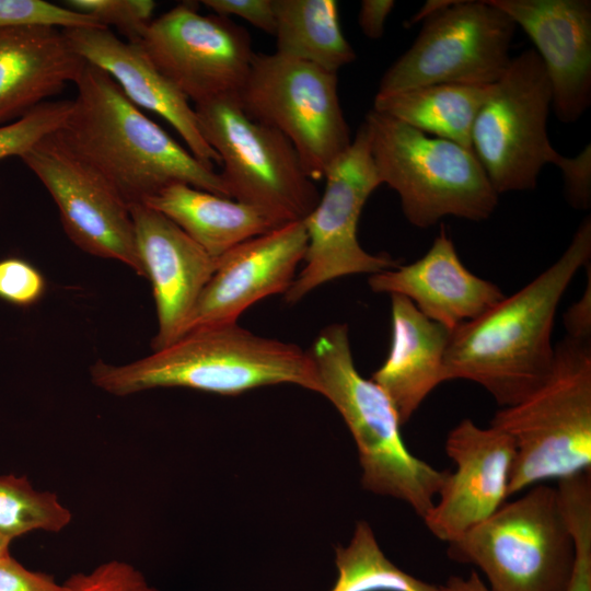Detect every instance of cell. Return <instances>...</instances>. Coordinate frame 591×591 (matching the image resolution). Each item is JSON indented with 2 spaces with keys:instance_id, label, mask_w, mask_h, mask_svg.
<instances>
[{
  "instance_id": "6da1fadb",
  "label": "cell",
  "mask_w": 591,
  "mask_h": 591,
  "mask_svg": "<svg viewBox=\"0 0 591 591\" xmlns=\"http://www.w3.org/2000/svg\"><path fill=\"white\" fill-rule=\"evenodd\" d=\"M590 258L591 220L587 217L554 264L512 296L450 333L443 381L475 382L501 407L533 393L553 369L552 333L558 304Z\"/></svg>"
},
{
  "instance_id": "ffe728a7",
  "label": "cell",
  "mask_w": 591,
  "mask_h": 591,
  "mask_svg": "<svg viewBox=\"0 0 591 591\" xmlns=\"http://www.w3.org/2000/svg\"><path fill=\"white\" fill-rule=\"evenodd\" d=\"M368 283L375 293L407 298L425 316L450 332L478 317L506 297L496 283L474 275L463 265L444 229L422 257L370 275Z\"/></svg>"
},
{
  "instance_id": "60d3db41",
  "label": "cell",
  "mask_w": 591,
  "mask_h": 591,
  "mask_svg": "<svg viewBox=\"0 0 591 591\" xmlns=\"http://www.w3.org/2000/svg\"><path fill=\"white\" fill-rule=\"evenodd\" d=\"M11 538L0 533V559L10 555L9 554V545L11 543Z\"/></svg>"
},
{
  "instance_id": "ab89813d",
  "label": "cell",
  "mask_w": 591,
  "mask_h": 591,
  "mask_svg": "<svg viewBox=\"0 0 591 591\" xmlns=\"http://www.w3.org/2000/svg\"><path fill=\"white\" fill-rule=\"evenodd\" d=\"M454 0H429L415 13V15L408 21L409 25H414L420 21H425L431 15L440 12L441 10L450 7Z\"/></svg>"
},
{
  "instance_id": "8d00e7d4",
  "label": "cell",
  "mask_w": 591,
  "mask_h": 591,
  "mask_svg": "<svg viewBox=\"0 0 591 591\" xmlns=\"http://www.w3.org/2000/svg\"><path fill=\"white\" fill-rule=\"evenodd\" d=\"M395 7L393 0H363L358 13L361 32L371 39L383 36L386 20Z\"/></svg>"
},
{
  "instance_id": "484cf974",
  "label": "cell",
  "mask_w": 591,
  "mask_h": 591,
  "mask_svg": "<svg viewBox=\"0 0 591 591\" xmlns=\"http://www.w3.org/2000/svg\"><path fill=\"white\" fill-rule=\"evenodd\" d=\"M338 576L331 591H439L394 565L364 521L356 524L348 546L336 548Z\"/></svg>"
},
{
  "instance_id": "3957f363",
  "label": "cell",
  "mask_w": 591,
  "mask_h": 591,
  "mask_svg": "<svg viewBox=\"0 0 591 591\" xmlns=\"http://www.w3.org/2000/svg\"><path fill=\"white\" fill-rule=\"evenodd\" d=\"M92 383L115 396L158 387H188L236 395L275 384L320 393L310 351L256 335L237 323L192 329L171 345L125 364L95 361Z\"/></svg>"
},
{
  "instance_id": "74e56055",
  "label": "cell",
  "mask_w": 591,
  "mask_h": 591,
  "mask_svg": "<svg viewBox=\"0 0 591 591\" xmlns=\"http://www.w3.org/2000/svg\"><path fill=\"white\" fill-rule=\"evenodd\" d=\"M590 269L588 286L584 293L565 314L567 335L577 338L591 337V278Z\"/></svg>"
},
{
  "instance_id": "d6986e66",
  "label": "cell",
  "mask_w": 591,
  "mask_h": 591,
  "mask_svg": "<svg viewBox=\"0 0 591 591\" xmlns=\"http://www.w3.org/2000/svg\"><path fill=\"white\" fill-rule=\"evenodd\" d=\"M74 51L105 71L126 97L139 108L164 118L202 163L220 165L204 139L188 99L152 63L139 44L119 39L104 26L61 28Z\"/></svg>"
},
{
  "instance_id": "5bb4252c",
  "label": "cell",
  "mask_w": 591,
  "mask_h": 591,
  "mask_svg": "<svg viewBox=\"0 0 591 591\" xmlns=\"http://www.w3.org/2000/svg\"><path fill=\"white\" fill-rule=\"evenodd\" d=\"M20 159L51 196L74 245L90 255L120 262L144 277L129 205L57 131Z\"/></svg>"
},
{
  "instance_id": "603a6c76",
  "label": "cell",
  "mask_w": 591,
  "mask_h": 591,
  "mask_svg": "<svg viewBox=\"0 0 591 591\" xmlns=\"http://www.w3.org/2000/svg\"><path fill=\"white\" fill-rule=\"evenodd\" d=\"M173 221L212 258L282 224L235 199L175 183L144 204Z\"/></svg>"
},
{
  "instance_id": "277c9868",
  "label": "cell",
  "mask_w": 591,
  "mask_h": 591,
  "mask_svg": "<svg viewBox=\"0 0 591 591\" xmlns=\"http://www.w3.org/2000/svg\"><path fill=\"white\" fill-rule=\"evenodd\" d=\"M310 354L316 367L320 394L335 406L356 442L362 486L406 502L424 519L450 470H437L407 449L391 399L355 366L346 324L323 328Z\"/></svg>"
},
{
  "instance_id": "8992f818",
  "label": "cell",
  "mask_w": 591,
  "mask_h": 591,
  "mask_svg": "<svg viewBox=\"0 0 591 591\" xmlns=\"http://www.w3.org/2000/svg\"><path fill=\"white\" fill-rule=\"evenodd\" d=\"M362 124L380 181L397 193L410 224L429 228L445 217L482 221L493 215L499 195L473 151L374 109Z\"/></svg>"
},
{
  "instance_id": "f35d334b",
  "label": "cell",
  "mask_w": 591,
  "mask_h": 591,
  "mask_svg": "<svg viewBox=\"0 0 591 591\" xmlns=\"http://www.w3.org/2000/svg\"><path fill=\"white\" fill-rule=\"evenodd\" d=\"M438 588L439 591H493L476 570H472L467 577L451 576Z\"/></svg>"
},
{
  "instance_id": "4fadbf2b",
  "label": "cell",
  "mask_w": 591,
  "mask_h": 591,
  "mask_svg": "<svg viewBox=\"0 0 591 591\" xmlns=\"http://www.w3.org/2000/svg\"><path fill=\"white\" fill-rule=\"evenodd\" d=\"M138 44L194 104L237 95L255 56L245 28L230 18L199 13L194 2L153 19Z\"/></svg>"
},
{
  "instance_id": "ba28073f",
  "label": "cell",
  "mask_w": 591,
  "mask_h": 591,
  "mask_svg": "<svg viewBox=\"0 0 591 591\" xmlns=\"http://www.w3.org/2000/svg\"><path fill=\"white\" fill-rule=\"evenodd\" d=\"M204 139L218 154L229 197L252 206L279 224L304 220L320 193L291 142L252 119L237 95L194 106Z\"/></svg>"
},
{
  "instance_id": "cb8c5ba5",
  "label": "cell",
  "mask_w": 591,
  "mask_h": 591,
  "mask_svg": "<svg viewBox=\"0 0 591 591\" xmlns=\"http://www.w3.org/2000/svg\"><path fill=\"white\" fill-rule=\"evenodd\" d=\"M493 86L431 84L375 94L372 109L473 151V125Z\"/></svg>"
},
{
  "instance_id": "f1b7e54d",
  "label": "cell",
  "mask_w": 591,
  "mask_h": 591,
  "mask_svg": "<svg viewBox=\"0 0 591 591\" xmlns=\"http://www.w3.org/2000/svg\"><path fill=\"white\" fill-rule=\"evenodd\" d=\"M62 4L94 18L104 27H116L134 44L140 42L157 7L152 0H67Z\"/></svg>"
},
{
  "instance_id": "8fae6325",
  "label": "cell",
  "mask_w": 591,
  "mask_h": 591,
  "mask_svg": "<svg viewBox=\"0 0 591 591\" xmlns=\"http://www.w3.org/2000/svg\"><path fill=\"white\" fill-rule=\"evenodd\" d=\"M515 23L490 0H455L422 22L376 94L431 84L490 85L508 69Z\"/></svg>"
},
{
  "instance_id": "2e32d148",
  "label": "cell",
  "mask_w": 591,
  "mask_h": 591,
  "mask_svg": "<svg viewBox=\"0 0 591 591\" xmlns=\"http://www.w3.org/2000/svg\"><path fill=\"white\" fill-rule=\"evenodd\" d=\"M304 220L282 224L248 239L216 259V269L192 313L186 333L206 326L237 323L259 300L285 294L304 260ZM185 333V334H186Z\"/></svg>"
},
{
  "instance_id": "4316f807",
  "label": "cell",
  "mask_w": 591,
  "mask_h": 591,
  "mask_svg": "<svg viewBox=\"0 0 591 591\" xmlns=\"http://www.w3.org/2000/svg\"><path fill=\"white\" fill-rule=\"evenodd\" d=\"M71 512L50 491H38L25 477L0 476V533L11 540L42 530L57 533Z\"/></svg>"
},
{
  "instance_id": "e575fe53",
  "label": "cell",
  "mask_w": 591,
  "mask_h": 591,
  "mask_svg": "<svg viewBox=\"0 0 591 591\" xmlns=\"http://www.w3.org/2000/svg\"><path fill=\"white\" fill-rule=\"evenodd\" d=\"M0 591H69L51 576L32 571L10 555L0 559Z\"/></svg>"
},
{
  "instance_id": "7402d4cb",
  "label": "cell",
  "mask_w": 591,
  "mask_h": 591,
  "mask_svg": "<svg viewBox=\"0 0 591 591\" xmlns=\"http://www.w3.org/2000/svg\"><path fill=\"white\" fill-rule=\"evenodd\" d=\"M391 346L371 380L389 396L402 425L443 381L450 331L425 316L407 298L391 294Z\"/></svg>"
},
{
  "instance_id": "d590c367",
  "label": "cell",
  "mask_w": 591,
  "mask_h": 591,
  "mask_svg": "<svg viewBox=\"0 0 591 591\" xmlns=\"http://www.w3.org/2000/svg\"><path fill=\"white\" fill-rule=\"evenodd\" d=\"M576 558L572 578L567 591H591V523L576 521L571 525Z\"/></svg>"
},
{
  "instance_id": "5b68a950",
  "label": "cell",
  "mask_w": 591,
  "mask_h": 591,
  "mask_svg": "<svg viewBox=\"0 0 591 591\" xmlns=\"http://www.w3.org/2000/svg\"><path fill=\"white\" fill-rule=\"evenodd\" d=\"M513 440L508 496L591 470V337L567 335L555 347L547 379L490 425Z\"/></svg>"
},
{
  "instance_id": "9c48e42d",
  "label": "cell",
  "mask_w": 591,
  "mask_h": 591,
  "mask_svg": "<svg viewBox=\"0 0 591 591\" xmlns=\"http://www.w3.org/2000/svg\"><path fill=\"white\" fill-rule=\"evenodd\" d=\"M252 119L281 132L313 181L350 146L336 72L277 53L256 54L237 94Z\"/></svg>"
},
{
  "instance_id": "30bf717a",
  "label": "cell",
  "mask_w": 591,
  "mask_h": 591,
  "mask_svg": "<svg viewBox=\"0 0 591 591\" xmlns=\"http://www.w3.org/2000/svg\"><path fill=\"white\" fill-rule=\"evenodd\" d=\"M552 88L533 49L511 59L480 107L472 129V150L498 195L532 190L546 164L560 158L547 135Z\"/></svg>"
},
{
  "instance_id": "d6a6232c",
  "label": "cell",
  "mask_w": 591,
  "mask_h": 591,
  "mask_svg": "<svg viewBox=\"0 0 591 591\" xmlns=\"http://www.w3.org/2000/svg\"><path fill=\"white\" fill-rule=\"evenodd\" d=\"M564 177L565 194L571 207L580 210L591 206V146L576 157L560 155L556 165Z\"/></svg>"
},
{
  "instance_id": "44dd1931",
  "label": "cell",
  "mask_w": 591,
  "mask_h": 591,
  "mask_svg": "<svg viewBox=\"0 0 591 591\" xmlns=\"http://www.w3.org/2000/svg\"><path fill=\"white\" fill-rule=\"evenodd\" d=\"M85 65L61 28H0V124L20 119L76 83Z\"/></svg>"
},
{
  "instance_id": "ac0fdd59",
  "label": "cell",
  "mask_w": 591,
  "mask_h": 591,
  "mask_svg": "<svg viewBox=\"0 0 591 591\" xmlns=\"http://www.w3.org/2000/svg\"><path fill=\"white\" fill-rule=\"evenodd\" d=\"M144 277L151 282L158 331L153 350L182 337L195 305L216 269V259L161 212L130 206Z\"/></svg>"
},
{
  "instance_id": "f546056e",
  "label": "cell",
  "mask_w": 591,
  "mask_h": 591,
  "mask_svg": "<svg viewBox=\"0 0 591 591\" xmlns=\"http://www.w3.org/2000/svg\"><path fill=\"white\" fill-rule=\"evenodd\" d=\"M102 26L90 15L43 0H0V28Z\"/></svg>"
},
{
  "instance_id": "d4e9b609",
  "label": "cell",
  "mask_w": 591,
  "mask_h": 591,
  "mask_svg": "<svg viewBox=\"0 0 591 591\" xmlns=\"http://www.w3.org/2000/svg\"><path fill=\"white\" fill-rule=\"evenodd\" d=\"M277 54L338 70L356 59L334 0H275Z\"/></svg>"
},
{
  "instance_id": "1f68e13d",
  "label": "cell",
  "mask_w": 591,
  "mask_h": 591,
  "mask_svg": "<svg viewBox=\"0 0 591 591\" xmlns=\"http://www.w3.org/2000/svg\"><path fill=\"white\" fill-rule=\"evenodd\" d=\"M46 289L42 273L25 259L8 257L0 260V299L16 305L37 303Z\"/></svg>"
},
{
  "instance_id": "e0dca14e",
  "label": "cell",
  "mask_w": 591,
  "mask_h": 591,
  "mask_svg": "<svg viewBox=\"0 0 591 591\" xmlns=\"http://www.w3.org/2000/svg\"><path fill=\"white\" fill-rule=\"evenodd\" d=\"M490 1L534 44L551 82L557 119L577 121L591 103V1Z\"/></svg>"
},
{
  "instance_id": "52a82bcc",
  "label": "cell",
  "mask_w": 591,
  "mask_h": 591,
  "mask_svg": "<svg viewBox=\"0 0 591 591\" xmlns=\"http://www.w3.org/2000/svg\"><path fill=\"white\" fill-rule=\"evenodd\" d=\"M447 555L478 568L493 591H567L576 549L557 488L537 484L448 543Z\"/></svg>"
},
{
  "instance_id": "83f0119b",
  "label": "cell",
  "mask_w": 591,
  "mask_h": 591,
  "mask_svg": "<svg viewBox=\"0 0 591 591\" xmlns=\"http://www.w3.org/2000/svg\"><path fill=\"white\" fill-rule=\"evenodd\" d=\"M72 101H46L20 119L0 127V161L21 157L45 137L60 130L66 123Z\"/></svg>"
},
{
  "instance_id": "4dcf8cb0",
  "label": "cell",
  "mask_w": 591,
  "mask_h": 591,
  "mask_svg": "<svg viewBox=\"0 0 591 591\" xmlns=\"http://www.w3.org/2000/svg\"><path fill=\"white\" fill-rule=\"evenodd\" d=\"M65 584L69 591H159L137 568L121 560H111L89 572L72 575Z\"/></svg>"
},
{
  "instance_id": "7c38bea8",
  "label": "cell",
  "mask_w": 591,
  "mask_h": 591,
  "mask_svg": "<svg viewBox=\"0 0 591 591\" xmlns=\"http://www.w3.org/2000/svg\"><path fill=\"white\" fill-rule=\"evenodd\" d=\"M323 178L325 189L316 207L304 219L308 233L305 265L283 294L289 304L337 278L373 275L397 266V262L386 255L368 253L357 236L361 211L370 195L382 185L363 124Z\"/></svg>"
},
{
  "instance_id": "836d02e7",
  "label": "cell",
  "mask_w": 591,
  "mask_h": 591,
  "mask_svg": "<svg viewBox=\"0 0 591 591\" xmlns=\"http://www.w3.org/2000/svg\"><path fill=\"white\" fill-rule=\"evenodd\" d=\"M201 3L217 15L239 16L253 26L275 35V0H204Z\"/></svg>"
},
{
  "instance_id": "7a4b0ae2",
  "label": "cell",
  "mask_w": 591,
  "mask_h": 591,
  "mask_svg": "<svg viewBox=\"0 0 591 591\" xmlns=\"http://www.w3.org/2000/svg\"><path fill=\"white\" fill-rule=\"evenodd\" d=\"M74 84L77 96L57 135L129 207L175 183L229 197L220 173L148 118L105 71L86 62Z\"/></svg>"
},
{
  "instance_id": "9a60e30c",
  "label": "cell",
  "mask_w": 591,
  "mask_h": 591,
  "mask_svg": "<svg viewBox=\"0 0 591 591\" xmlns=\"http://www.w3.org/2000/svg\"><path fill=\"white\" fill-rule=\"evenodd\" d=\"M444 449L455 470L422 521L433 536L450 543L491 517L509 498L515 447L503 431L465 418L448 433Z\"/></svg>"
}]
</instances>
